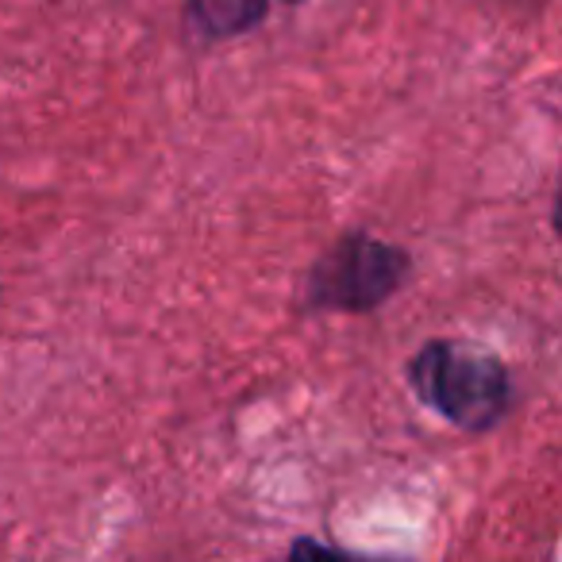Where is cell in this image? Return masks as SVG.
Masks as SVG:
<instances>
[{"label": "cell", "instance_id": "cell-2", "mask_svg": "<svg viewBox=\"0 0 562 562\" xmlns=\"http://www.w3.org/2000/svg\"><path fill=\"white\" fill-rule=\"evenodd\" d=\"M413 273V255L370 232H344L305 278V305L313 313L370 316L401 293Z\"/></svg>", "mask_w": 562, "mask_h": 562}, {"label": "cell", "instance_id": "cell-1", "mask_svg": "<svg viewBox=\"0 0 562 562\" xmlns=\"http://www.w3.org/2000/svg\"><path fill=\"white\" fill-rule=\"evenodd\" d=\"M405 378L420 405L470 436L497 428L513 401L505 359L459 339H428L408 359Z\"/></svg>", "mask_w": 562, "mask_h": 562}, {"label": "cell", "instance_id": "cell-4", "mask_svg": "<svg viewBox=\"0 0 562 562\" xmlns=\"http://www.w3.org/2000/svg\"><path fill=\"white\" fill-rule=\"evenodd\" d=\"M290 562H408V559H382V554H362L336 543H324L316 536H297L290 543Z\"/></svg>", "mask_w": 562, "mask_h": 562}, {"label": "cell", "instance_id": "cell-3", "mask_svg": "<svg viewBox=\"0 0 562 562\" xmlns=\"http://www.w3.org/2000/svg\"><path fill=\"white\" fill-rule=\"evenodd\" d=\"M273 0H186V27L196 43H220L250 32L266 20ZM301 4V0H285Z\"/></svg>", "mask_w": 562, "mask_h": 562}]
</instances>
